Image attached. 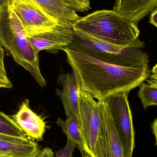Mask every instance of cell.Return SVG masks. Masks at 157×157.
I'll use <instances>...</instances> for the list:
<instances>
[{
  "label": "cell",
  "instance_id": "3957f363",
  "mask_svg": "<svg viewBox=\"0 0 157 157\" xmlns=\"http://www.w3.org/2000/svg\"><path fill=\"white\" fill-rule=\"evenodd\" d=\"M74 28V27H73ZM73 40L68 48L78 50L105 62L130 68L149 66L144 42L138 39L128 45H118L98 39L74 28Z\"/></svg>",
  "mask_w": 157,
  "mask_h": 157
},
{
  "label": "cell",
  "instance_id": "8992f818",
  "mask_svg": "<svg viewBox=\"0 0 157 157\" xmlns=\"http://www.w3.org/2000/svg\"><path fill=\"white\" fill-rule=\"evenodd\" d=\"M128 94L129 92H127L114 93L104 101L111 114L124 157H132L135 147V132Z\"/></svg>",
  "mask_w": 157,
  "mask_h": 157
},
{
  "label": "cell",
  "instance_id": "9c48e42d",
  "mask_svg": "<svg viewBox=\"0 0 157 157\" xmlns=\"http://www.w3.org/2000/svg\"><path fill=\"white\" fill-rule=\"evenodd\" d=\"M59 85L62 86V90L56 89V94L60 98L67 117H77L80 85L73 72L61 74L57 79Z\"/></svg>",
  "mask_w": 157,
  "mask_h": 157
},
{
  "label": "cell",
  "instance_id": "30bf717a",
  "mask_svg": "<svg viewBox=\"0 0 157 157\" xmlns=\"http://www.w3.org/2000/svg\"><path fill=\"white\" fill-rule=\"evenodd\" d=\"M29 104L28 99L22 102L19 110L13 116L14 121L28 136L37 141H42L47 128L46 123L32 110Z\"/></svg>",
  "mask_w": 157,
  "mask_h": 157
},
{
  "label": "cell",
  "instance_id": "484cf974",
  "mask_svg": "<svg viewBox=\"0 0 157 157\" xmlns=\"http://www.w3.org/2000/svg\"><path fill=\"white\" fill-rule=\"evenodd\" d=\"M10 0H0V8L4 7L9 3Z\"/></svg>",
  "mask_w": 157,
  "mask_h": 157
},
{
  "label": "cell",
  "instance_id": "7402d4cb",
  "mask_svg": "<svg viewBox=\"0 0 157 157\" xmlns=\"http://www.w3.org/2000/svg\"><path fill=\"white\" fill-rule=\"evenodd\" d=\"M34 157H54V153L51 148L44 147Z\"/></svg>",
  "mask_w": 157,
  "mask_h": 157
},
{
  "label": "cell",
  "instance_id": "277c9868",
  "mask_svg": "<svg viewBox=\"0 0 157 157\" xmlns=\"http://www.w3.org/2000/svg\"><path fill=\"white\" fill-rule=\"evenodd\" d=\"M73 27L101 40L118 45L133 43L140 33L137 24L113 9L99 10L80 17Z\"/></svg>",
  "mask_w": 157,
  "mask_h": 157
},
{
  "label": "cell",
  "instance_id": "603a6c76",
  "mask_svg": "<svg viewBox=\"0 0 157 157\" xmlns=\"http://www.w3.org/2000/svg\"><path fill=\"white\" fill-rule=\"evenodd\" d=\"M149 23L157 28V8L151 12L149 18Z\"/></svg>",
  "mask_w": 157,
  "mask_h": 157
},
{
  "label": "cell",
  "instance_id": "44dd1931",
  "mask_svg": "<svg viewBox=\"0 0 157 157\" xmlns=\"http://www.w3.org/2000/svg\"><path fill=\"white\" fill-rule=\"evenodd\" d=\"M32 138L29 137L27 139L24 138H18V137H13V136H9L5 135L0 134V140H5V141H9L13 142H24L29 141Z\"/></svg>",
  "mask_w": 157,
  "mask_h": 157
},
{
  "label": "cell",
  "instance_id": "4316f807",
  "mask_svg": "<svg viewBox=\"0 0 157 157\" xmlns=\"http://www.w3.org/2000/svg\"><path fill=\"white\" fill-rule=\"evenodd\" d=\"M152 75H157V64L152 69Z\"/></svg>",
  "mask_w": 157,
  "mask_h": 157
},
{
  "label": "cell",
  "instance_id": "ac0fdd59",
  "mask_svg": "<svg viewBox=\"0 0 157 157\" xmlns=\"http://www.w3.org/2000/svg\"><path fill=\"white\" fill-rule=\"evenodd\" d=\"M4 52L0 43V88H11L13 86L6 74L4 66Z\"/></svg>",
  "mask_w": 157,
  "mask_h": 157
},
{
  "label": "cell",
  "instance_id": "83f0119b",
  "mask_svg": "<svg viewBox=\"0 0 157 157\" xmlns=\"http://www.w3.org/2000/svg\"><path fill=\"white\" fill-rule=\"evenodd\" d=\"M83 157H90L88 155H86L84 156H83Z\"/></svg>",
  "mask_w": 157,
  "mask_h": 157
},
{
  "label": "cell",
  "instance_id": "5bb4252c",
  "mask_svg": "<svg viewBox=\"0 0 157 157\" xmlns=\"http://www.w3.org/2000/svg\"><path fill=\"white\" fill-rule=\"evenodd\" d=\"M40 150L33 139L20 143L0 140V157H34Z\"/></svg>",
  "mask_w": 157,
  "mask_h": 157
},
{
  "label": "cell",
  "instance_id": "5b68a950",
  "mask_svg": "<svg viewBox=\"0 0 157 157\" xmlns=\"http://www.w3.org/2000/svg\"><path fill=\"white\" fill-rule=\"evenodd\" d=\"M78 127L90 157H106V135L100 103L88 92L80 91Z\"/></svg>",
  "mask_w": 157,
  "mask_h": 157
},
{
  "label": "cell",
  "instance_id": "d6986e66",
  "mask_svg": "<svg viewBox=\"0 0 157 157\" xmlns=\"http://www.w3.org/2000/svg\"><path fill=\"white\" fill-rule=\"evenodd\" d=\"M76 12H85L90 9V0H63Z\"/></svg>",
  "mask_w": 157,
  "mask_h": 157
},
{
  "label": "cell",
  "instance_id": "e0dca14e",
  "mask_svg": "<svg viewBox=\"0 0 157 157\" xmlns=\"http://www.w3.org/2000/svg\"><path fill=\"white\" fill-rule=\"evenodd\" d=\"M138 96L145 109L149 106L157 105V87L148 83H143L140 85Z\"/></svg>",
  "mask_w": 157,
  "mask_h": 157
},
{
  "label": "cell",
  "instance_id": "cb8c5ba5",
  "mask_svg": "<svg viewBox=\"0 0 157 157\" xmlns=\"http://www.w3.org/2000/svg\"><path fill=\"white\" fill-rule=\"evenodd\" d=\"M146 80L148 84L157 87V75H151Z\"/></svg>",
  "mask_w": 157,
  "mask_h": 157
},
{
  "label": "cell",
  "instance_id": "6da1fadb",
  "mask_svg": "<svg viewBox=\"0 0 157 157\" xmlns=\"http://www.w3.org/2000/svg\"><path fill=\"white\" fill-rule=\"evenodd\" d=\"M62 50L66 53L67 62L79 82L81 90L88 92L98 101H104L118 92L129 93L151 75L149 66L122 67L68 47Z\"/></svg>",
  "mask_w": 157,
  "mask_h": 157
},
{
  "label": "cell",
  "instance_id": "7c38bea8",
  "mask_svg": "<svg viewBox=\"0 0 157 157\" xmlns=\"http://www.w3.org/2000/svg\"><path fill=\"white\" fill-rule=\"evenodd\" d=\"M60 23L73 27L80 18L76 11L63 0H29Z\"/></svg>",
  "mask_w": 157,
  "mask_h": 157
},
{
  "label": "cell",
  "instance_id": "ffe728a7",
  "mask_svg": "<svg viewBox=\"0 0 157 157\" xmlns=\"http://www.w3.org/2000/svg\"><path fill=\"white\" fill-rule=\"evenodd\" d=\"M75 145L68 139L66 146L56 152V157H72L73 153L76 148Z\"/></svg>",
  "mask_w": 157,
  "mask_h": 157
},
{
  "label": "cell",
  "instance_id": "4fadbf2b",
  "mask_svg": "<svg viewBox=\"0 0 157 157\" xmlns=\"http://www.w3.org/2000/svg\"><path fill=\"white\" fill-rule=\"evenodd\" d=\"M99 101L106 135V157H125L109 108L104 101Z\"/></svg>",
  "mask_w": 157,
  "mask_h": 157
},
{
  "label": "cell",
  "instance_id": "9a60e30c",
  "mask_svg": "<svg viewBox=\"0 0 157 157\" xmlns=\"http://www.w3.org/2000/svg\"><path fill=\"white\" fill-rule=\"evenodd\" d=\"M56 123L61 127L67 139L72 141L79 149L83 156L88 155L86 144L78 127L77 118L74 116H70L64 121L59 118Z\"/></svg>",
  "mask_w": 157,
  "mask_h": 157
},
{
  "label": "cell",
  "instance_id": "7a4b0ae2",
  "mask_svg": "<svg viewBox=\"0 0 157 157\" xmlns=\"http://www.w3.org/2000/svg\"><path fill=\"white\" fill-rule=\"evenodd\" d=\"M0 43L41 87L47 86L40 68L39 53L33 48L29 36L10 2L0 8Z\"/></svg>",
  "mask_w": 157,
  "mask_h": 157
},
{
  "label": "cell",
  "instance_id": "ba28073f",
  "mask_svg": "<svg viewBox=\"0 0 157 157\" xmlns=\"http://www.w3.org/2000/svg\"><path fill=\"white\" fill-rule=\"evenodd\" d=\"M73 27L59 23L49 30L29 36L33 48L39 53L46 50L53 54L68 47L72 42Z\"/></svg>",
  "mask_w": 157,
  "mask_h": 157
},
{
  "label": "cell",
  "instance_id": "52a82bcc",
  "mask_svg": "<svg viewBox=\"0 0 157 157\" xmlns=\"http://www.w3.org/2000/svg\"><path fill=\"white\" fill-rule=\"evenodd\" d=\"M9 2L29 36L61 23L29 0H10Z\"/></svg>",
  "mask_w": 157,
  "mask_h": 157
},
{
  "label": "cell",
  "instance_id": "d4e9b609",
  "mask_svg": "<svg viewBox=\"0 0 157 157\" xmlns=\"http://www.w3.org/2000/svg\"><path fill=\"white\" fill-rule=\"evenodd\" d=\"M152 129L155 137V144L157 146V118L152 123Z\"/></svg>",
  "mask_w": 157,
  "mask_h": 157
},
{
  "label": "cell",
  "instance_id": "2e32d148",
  "mask_svg": "<svg viewBox=\"0 0 157 157\" xmlns=\"http://www.w3.org/2000/svg\"><path fill=\"white\" fill-rule=\"evenodd\" d=\"M0 134L13 137L29 138L13 119L0 111Z\"/></svg>",
  "mask_w": 157,
  "mask_h": 157
},
{
  "label": "cell",
  "instance_id": "8fae6325",
  "mask_svg": "<svg viewBox=\"0 0 157 157\" xmlns=\"http://www.w3.org/2000/svg\"><path fill=\"white\" fill-rule=\"evenodd\" d=\"M157 7V0H115L113 10L138 25Z\"/></svg>",
  "mask_w": 157,
  "mask_h": 157
}]
</instances>
